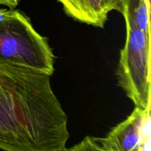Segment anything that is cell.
I'll return each mask as SVG.
<instances>
[{
    "label": "cell",
    "mask_w": 151,
    "mask_h": 151,
    "mask_svg": "<svg viewBox=\"0 0 151 151\" xmlns=\"http://www.w3.org/2000/svg\"><path fill=\"white\" fill-rule=\"evenodd\" d=\"M119 12L123 15L125 25L150 32L149 0H120Z\"/></svg>",
    "instance_id": "5"
},
{
    "label": "cell",
    "mask_w": 151,
    "mask_h": 151,
    "mask_svg": "<svg viewBox=\"0 0 151 151\" xmlns=\"http://www.w3.org/2000/svg\"><path fill=\"white\" fill-rule=\"evenodd\" d=\"M67 16L81 23L103 28L109 12L105 0H58Z\"/></svg>",
    "instance_id": "4"
},
{
    "label": "cell",
    "mask_w": 151,
    "mask_h": 151,
    "mask_svg": "<svg viewBox=\"0 0 151 151\" xmlns=\"http://www.w3.org/2000/svg\"><path fill=\"white\" fill-rule=\"evenodd\" d=\"M108 11L110 13L112 10L119 11V3L120 0H105Z\"/></svg>",
    "instance_id": "7"
},
{
    "label": "cell",
    "mask_w": 151,
    "mask_h": 151,
    "mask_svg": "<svg viewBox=\"0 0 151 151\" xmlns=\"http://www.w3.org/2000/svg\"><path fill=\"white\" fill-rule=\"evenodd\" d=\"M101 140L114 151H151L150 106L145 109L135 107Z\"/></svg>",
    "instance_id": "3"
},
{
    "label": "cell",
    "mask_w": 151,
    "mask_h": 151,
    "mask_svg": "<svg viewBox=\"0 0 151 151\" xmlns=\"http://www.w3.org/2000/svg\"><path fill=\"white\" fill-rule=\"evenodd\" d=\"M150 35V32L126 25L116 70L119 85L135 107L142 109L151 104Z\"/></svg>",
    "instance_id": "2"
},
{
    "label": "cell",
    "mask_w": 151,
    "mask_h": 151,
    "mask_svg": "<svg viewBox=\"0 0 151 151\" xmlns=\"http://www.w3.org/2000/svg\"><path fill=\"white\" fill-rule=\"evenodd\" d=\"M63 151H114L106 147L102 142L101 138L86 137L83 139L70 148Z\"/></svg>",
    "instance_id": "6"
},
{
    "label": "cell",
    "mask_w": 151,
    "mask_h": 151,
    "mask_svg": "<svg viewBox=\"0 0 151 151\" xmlns=\"http://www.w3.org/2000/svg\"><path fill=\"white\" fill-rule=\"evenodd\" d=\"M19 0H0V5H4L10 9H15L19 4Z\"/></svg>",
    "instance_id": "8"
},
{
    "label": "cell",
    "mask_w": 151,
    "mask_h": 151,
    "mask_svg": "<svg viewBox=\"0 0 151 151\" xmlns=\"http://www.w3.org/2000/svg\"><path fill=\"white\" fill-rule=\"evenodd\" d=\"M0 61L52 76L55 55L47 38L38 33L23 12L13 10L0 23Z\"/></svg>",
    "instance_id": "1"
}]
</instances>
